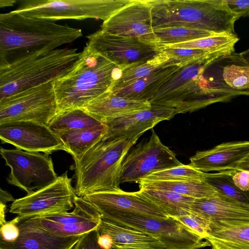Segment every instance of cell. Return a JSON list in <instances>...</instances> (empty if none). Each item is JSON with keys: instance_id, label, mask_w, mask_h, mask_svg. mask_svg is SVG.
<instances>
[{"instance_id": "obj_1", "label": "cell", "mask_w": 249, "mask_h": 249, "mask_svg": "<svg viewBox=\"0 0 249 249\" xmlns=\"http://www.w3.org/2000/svg\"><path fill=\"white\" fill-rule=\"evenodd\" d=\"M234 48L212 52L181 67L149 101L151 105L174 109L176 113L191 112L218 102H227L249 90L234 91L210 88L202 73L218 58L234 52Z\"/></svg>"}, {"instance_id": "obj_2", "label": "cell", "mask_w": 249, "mask_h": 249, "mask_svg": "<svg viewBox=\"0 0 249 249\" xmlns=\"http://www.w3.org/2000/svg\"><path fill=\"white\" fill-rule=\"evenodd\" d=\"M80 53L63 48L0 55V100L53 82L74 65Z\"/></svg>"}, {"instance_id": "obj_3", "label": "cell", "mask_w": 249, "mask_h": 249, "mask_svg": "<svg viewBox=\"0 0 249 249\" xmlns=\"http://www.w3.org/2000/svg\"><path fill=\"white\" fill-rule=\"evenodd\" d=\"M122 71L118 66L85 46L74 65L53 82L58 113L84 109L110 91Z\"/></svg>"}, {"instance_id": "obj_4", "label": "cell", "mask_w": 249, "mask_h": 249, "mask_svg": "<svg viewBox=\"0 0 249 249\" xmlns=\"http://www.w3.org/2000/svg\"><path fill=\"white\" fill-rule=\"evenodd\" d=\"M139 138H114L105 135L82 155L73 158L76 196L83 197L95 192L122 190V164Z\"/></svg>"}, {"instance_id": "obj_5", "label": "cell", "mask_w": 249, "mask_h": 249, "mask_svg": "<svg viewBox=\"0 0 249 249\" xmlns=\"http://www.w3.org/2000/svg\"><path fill=\"white\" fill-rule=\"evenodd\" d=\"M80 29L14 11L0 15V55L52 51L82 36Z\"/></svg>"}, {"instance_id": "obj_6", "label": "cell", "mask_w": 249, "mask_h": 249, "mask_svg": "<svg viewBox=\"0 0 249 249\" xmlns=\"http://www.w3.org/2000/svg\"><path fill=\"white\" fill-rule=\"evenodd\" d=\"M153 30L184 27L237 36L235 16L219 0H147Z\"/></svg>"}, {"instance_id": "obj_7", "label": "cell", "mask_w": 249, "mask_h": 249, "mask_svg": "<svg viewBox=\"0 0 249 249\" xmlns=\"http://www.w3.org/2000/svg\"><path fill=\"white\" fill-rule=\"evenodd\" d=\"M133 0H29L13 10L24 16L53 21L88 18L107 21Z\"/></svg>"}, {"instance_id": "obj_8", "label": "cell", "mask_w": 249, "mask_h": 249, "mask_svg": "<svg viewBox=\"0 0 249 249\" xmlns=\"http://www.w3.org/2000/svg\"><path fill=\"white\" fill-rule=\"evenodd\" d=\"M154 236L165 249H199L210 246L203 239L174 217L159 218L141 214L117 213L101 217Z\"/></svg>"}, {"instance_id": "obj_9", "label": "cell", "mask_w": 249, "mask_h": 249, "mask_svg": "<svg viewBox=\"0 0 249 249\" xmlns=\"http://www.w3.org/2000/svg\"><path fill=\"white\" fill-rule=\"evenodd\" d=\"M57 113L53 82L0 100V124L31 121L48 125Z\"/></svg>"}, {"instance_id": "obj_10", "label": "cell", "mask_w": 249, "mask_h": 249, "mask_svg": "<svg viewBox=\"0 0 249 249\" xmlns=\"http://www.w3.org/2000/svg\"><path fill=\"white\" fill-rule=\"evenodd\" d=\"M1 157L11 169L7 182L30 194L58 178L52 158L48 154L1 147Z\"/></svg>"}, {"instance_id": "obj_11", "label": "cell", "mask_w": 249, "mask_h": 249, "mask_svg": "<svg viewBox=\"0 0 249 249\" xmlns=\"http://www.w3.org/2000/svg\"><path fill=\"white\" fill-rule=\"evenodd\" d=\"M182 164L176 154L164 145L152 130L148 140L141 142L125 156L120 182H139L147 176Z\"/></svg>"}, {"instance_id": "obj_12", "label": "cell", "mask_w": 249, "mask_h": 249, "mask_svg": "<svg viewBox=\"0 0 249 249\" xmlns=\"http://www.w3.org/2000/svg\"><path fill=\"white\" fill-rule=\"evenodd\" d=\"M67 173L59 176L52 184L15 199L10 213L22 219L71 210L77 196L71 185L72 178Z\"/></svg>"}, {"instance_id": "obj_13", "label": "cell", "mask_w": 249, "mask_h": 249, "mask_svg": "<svg viewBox=\"0 0 249 249\" xmlns=\"http://www.w3.org/2000/svg\"><path fill=\"white\" fill-rule=\"evenodd\" d=\"M87 38L88 48L122 70L135 63L155 57L162 52L158 44L113 35L101 29L89 35Z\"/></svg>"}, {"instance_id": "obj_14", "label": "cell", "mask_w": 249, "mask_h": 249, "mask_svg": "<svg viewBox=\"0 0 249 249\" xmlns=\"http://www.w3.org/2000/svg\"><path fill=\"white\" fill-rule=\"evenodd\" d=\"M2 143L30 152L49 155L67 149L58 136L47 125L31 121H16L0 124Z\"/></svg>"}, {"instance_id": "obj_15", "label": "cell", "mask_w": 249, "mask_h": 249, "mask_svg": "<svg viewBox=\"0 0 249 249\" xmlns=\"http://www.w3.org/2000/svg\"><path fill=\"white\" fill-rule=\"evenodd\" d=\"M101 29L110 34L159 44L152 26L151 8L147 0H133L110 18Z\"/></svg>"}, {"instance_id": "obj_16", "label": "cell", "mask_w": 249, "mask_h": 249, "mask_svg": "<svg viewBox=\"0 0 249 249\" xmlns=\"http://www.w3.org/2000/svg\"><path fill=\"white\" fill-rule=\"evenodd\" d=\"M82 197L96 209L101 217L117 213L141 214L159 218L168 217L160 209L139 191L127 192L121 190L98 192L87 194Z\"/></svg>"}, {"instance_id": "obj_17", "label": "cell", "mask_w": 249, "mask_h": 249, "mask_svg": "<svg viewBox=\"0 0 249 249\" xmlns=\"http://www.w3.org/2000/svg\"><path fill=\"white\" fill-rule=\"evenodd\" d=\"M202 75L211 89L249 90V63L235 52L221 56L210 64Z\"/></svg>"}, {"instance_id": "obj_18", "label": "cell", "mask_w": 249, "mask_h": 249, "mask_svg": "<svg viewBox=\"0 0 249 249\" xmlns=\"http://www.w3.org/2000/svg\"><path fill=\"white\" fill-rule=\"evenodd\" d=\"M151 108L111 119L104 122L108 127L106 136L114 138L140 137L144 132L176 115L171 108L151 105Z\"/></svg>"}, {"instance_id": "obj_19", "label": "cell", "mask_w": 249, "mask_h": 249, "mask_svg": "<svg viewBox=\"0 0 249 249\" xmlns=\"http://www.w3.org/2000/svg\"><path fill=\"white\" fill-rule=\"evenodd\" d=\"M249 155V141L224 142L212 149L197 151L190 158L193 168L205 173L235 169Z\"/></svg>"}, {"instance_id": "obj_20", "label": "cell", "mask_w": 249, "mask_h": 249, "mask_svg": "<svg viewBox=\"0 0 249 249\" xmlns=\"http://www.w3.org/2000/svg\"><path fill=\"white\" fill-rule=\"evenodd\" d=\"M190 213L208 222L249 223V207L221 194L196 198Z\"/></svg>"}, {"instance_id": "obj_21", "label": "cell", "mask_w": 249, "mask_h": 249, "mask_svg": "<svg viewBox=\"0 0 249 249\" xmlns=\"http://www.w3.org/2000/svg\"><path fill=\"white\" fill-rule=\"evenodd\" d=\"M18 226L20 230L18 238L12 243L0 241V249H72L81 236H57L35 225L27 219H20Z\"/></svg>"}, {"instance_id": "obj_22", "label": "cell", "mask_w": 249, "mask_h": 249, "mask_svg": "<svg viewBox=\"0 0 249 249\" xmlns=\"http://www.w3.org/2000/svg\"><path fill=\"white\" fill-rule=\"evenodd\" d=\"M99 234H107L112 249H165V244L154 236L130 227L102 219Z\"/></svg>"}, {"instance_id": "obj_23", "label": "cell", "mask_w": 249, "mask_h": 249, "mask_svg": "<svg viewBox=\"0 0 249 249\" xmlns=\"http://www.w3.org/2000/svg\"><path fill=\"white\" fill-rule=\"evenodd\" d=\"M180 63L170 59L164 66L112 93L134 100L150 101L180 69Z\"/></svg>"}, {"instance_id": "obj_24", "label": "cell", "mask_w": 249, "mask_h": 249, "mask_svg": "<svg viewBox=\"0 0 249 249\" xmlns=\"http://www.w3.org/2000/svg\"><path fill=\"white\" fill-rule=\"evenodd\" d=\"M149 101L134 100L108 91L91 102L84 109L103 123L105 121L151 107Z\"/></svg>"}, {"instance_id": "obj_25", "label": "cell", "mask_w": 249, "mask_h": 249, "mask_svg": "<svg viewBox=\"0 0 249 249\" xmlns=\"http://www.w3.org/2000/svg\"><path fill=\"white\" fill-rule=\"evenodd\" d=\"M206 241L235 249H249V223L208 222Z\"/></svg>"}, {"instance_id": "obj_26", "label": "cell", "mask_w": 249, "mask_h": 249, "mask_svg": "<svg viewBox=\"0 0 249 249\" xmlns=\"http://www.w3.org/2000/svg\"><path fill=\"white\" fill-rule=\"evenodd\" d=\"M139 192L160 209L168 217H177L190 213L196 198L173 192L140 188Z\"/></svg>"}, {"instance_id": "obj_27", "label": "cell", "mask_w": 249, "mask_h": 249, "mask_svg": "<svg viewBox=\"0 0 249 249\" xmlns=\"http://www.w3.org/2000/svg\"><path fill=\"white\" fill-rule=\"evenodd\" d=\"M106 124L55 133L73 158L79 157L107 134Z\"/></svg>"}, {"instance_id": "obj_28", "label": "cell", "mask_w": 249, "mask_h": 249, "mask_svg": "<svg viewBox=\"0 0 249 249\" xmlns=\"http://www.w3.org/2000/svg\"><path fill=\"white\" fill-rule=\"evenodd\" d=\"M140 188L173 192L194 198H201L220 194L205 181L141 180Z\"/></svg>"}, {"instance_id": "obj_29", "label": "cell", "mask_w": 249, "mask_h": 249, "mask_svg": "<svg viewBox=\"0 0 249 249\" xmlns=\"http://www.w3.org/2000/svg\"><path fill=\"white\" fill-rule=\"evenodd\" d=\"M168 56L162 52L152 58L135 63L124 69L111 90L112 92L125 88L153 71L164 66L170 60Z\"/></svg>"}, {"instance_id": "obj_30", "label": "cell", "mask_w": 249, "mask_h": 249, "mask_svg": "<svg viewBox=\"0 0 249 249\" xmlns=\"http://www.w3.org/2000/svg\"><path fill=\"white\" fill-rule=\"evenodd\" d=\"M103 124L84 109L74 108L57 113L48 126L56 133L95 127Z\"/></svg>"}, {"instance_id": "obj_31", "label": "cell", "mask_w": 249, "mask_h": 249, "mask_svg": "<svg viewBox=\"0 0 249 249\" xmlns=\"http://www.w3.org/2000/svg\"><path fill=\"white\" fill-rule=\"evenodd\" d=\"M74 208L71 212H64L47 214L40 216L46 220L61 224L79 223L88 221H101L100 214L82 197L76 196Z\"/></svg>"}, {"instance_id": "obj_32", "label": "cell", "mask_w": 249, "mask_h": 249, "mask_svg": "<svg viewBox=\"0 0 249 249\" xmlns=\"http://www.w3.org/2000/svg\"><path fill=\"white\" fill-rule=\"evenodd\" d=\"M26 219L44 230L62 237L82 235L92 230L97 229L101 222L88 221L79 223L61 224L46 220L40 216Z\"/></svg>"}, {"instance_id": "obj_33", "label": "cell", "mask_w": 249, "mask_h": 249, "mask_svg": "<svg viewBox=\"0 0 249 249\" xmlns=\"http://www.w3.org/2000/svg\"><path fill=\"white\" fill-rule=\"evenodd\" d=\"M154 32L159 39L160 45L178 44L216 34L206 31L184 27L160 28L154 30Z\"/></svg>"}, {"instance_id": "obj_34", "label": "cell", "mask_w": 249, "mask_h": 249, "mask_svg": "<svg viewBox=\"0 0 249 249\" xmlns=\"http://www.w3.org/2000/svg\"><path fill=\"white\" fill-rule=\"evenodd\" d=\"M239 39L237 35L215 34L186 42L160 46L175 48L198 49L214 52L221 49L234 48L235 44Z\"/></svg>"}, {"instance_id": "obj_35", "label": "cell", "mask_w": 249, "mask_h": 249, "mask_svg": "<svg viewBox=\"0 0 249 249\" xmlns=\"http://www.w3.org/2000/svg\"><path fill=\"white\" fill-rule=\"evenodd\" d=\"M204 181L220 194L249 207V199L234 185L227 170L215 173H205Z\"/></svg>"}, {"instance_id": "obj_36", "label": "cell", "mask_w": 249, "mask_h": 249, "mask_svg": "<svg viewBox=\"0 0 249 249\" xmlns=\"http://www.w3.org/2000/svg\"><path fill=\"white\" fill-rule=\"evenodd\" d=\"M205 173L183 164L153 173L141 180L204 181ZM140 180V181H141Z\"/></svg>"}, {"instance_id": "obj_37", "label": "cell", "mask_w": 249, "mask_h": 249, "mask_svg": "<svg viewBox=\"0 0 249 249\" xmlns=\"http://www.w3.org/2000/svg\"><path fill=\"white\" fill-rule=\"evenodd\" d=\"M161 47L162 51L165 53L170 59L178 61L182 67L213 52L198 49Z\"/></svg>"}, {"instance_id": "obj_38", "label": "cell", "mask_w": 249, "mask_h": 249, "mask_svg": "<svg viewBox=\"0 0 249 249\" xmlns=\"http://www.w3.org/2000/svg\"><path fill=\"white\" fill-rule=\"evenodd\" d=\"M178 219L203 239L209 236L208 222L198 216L189 213L177 217Z\"/></svg>"}, {"instance_id": "obj_39", "label": "cell", "mask_w": 249, "mask_h": 249, "mask_svg": "<svg viewBox=\"0 0 249 249\" xmlns=\"http://www.w3.org/2000/svg\"><path fill=\"white\" fill-rule=\"evenodd\" d=\"M20 220L17 216L9 221H6L0 226V241L6 243H12L19 237L20 230L18 223Z\"/></svg>"}, {"instance_id": "obj_40", "label": "cell", "mask_w": 249, "mask_h": 249, "mask_svg": "<svg viewBox=\"0 0 249 249\" xmlns=\"http://www.w3.org/2000/svg\"><path fill=\"white\" fill-rule=\"evenodd\" d=\"M227 172L234 185L249 199V172L236 169Z\"/></svg>"}, {"instance_id": "obj_41", "label": "cell", "mask_w": 249, "mask_h": 249, "mask_svg": "<svg viewBox=\"0 0 249 249\" xmlns=\"http://www.w3.org/2000/svg\"><path fill=\"white\" fill-rule=\"evenodd\" d=\"M238 20L249 17V0H219Z\"/></svg>"}, {"instance_id": "obj_42", "label": "cell", "mask_w": 249, "mask_h": 249, "mask_svg": "<svg viewBox=\"0 0 249 249\" xmlns=\"http://www.w3.org/2000/svg\"><path fill=\"white\" fill-rule=\"evenodd\" d=\"M100 235L97 229L82 235L72 249H105L98 243Z\"/></svg>"}, {"instance_id": "obj_43", "label": "cell", "mask_w": 249, "mask_h": 249, "mask_svg": "<svg viewBox=\"0 0 249 249\" xmlns=\"http://www.w3.org/2000/svg\"><path fill=\"white\" fill-rule=\"evenodd\" d=\"M99 245L105 249H112V241L111 237L107 234H100L98 238Z\"/></svg>"}, {"instance_id": "obj_44", "label": "cell", "mask_w": 249, "mask_h": 249, "mask_svg": "<svg viewBox=\"0 0 249 249\" xmlns=\"http://www.w3.org/2000/svg\"><path fill=\"white\" fill-rule=\"evenodd\" d=\"M15 199L10 194L5 191L0 189V203L5 204L6 202L9 201H15Z\"/></svg>"}, {"instance_id": "obj_45", "label": "cell", "mask_w": 249, "mask_h": 249, "mask_svg": "<svg viewBox=\"0 0 249 249\" xmlns=\"http://www.w3.org/2000/svg\"><path fill=\"white\" fill-rule=\"evenodd\" d=\"M235 169L249 172V155L238 164Z\"/></svg>"}, {"instance_id": "obj_46", "label": "cell", "mask_w": 249, "mask_h": 249, "mask_svg": "<svg viewBox=\"0 0 249 249\" xmlns=\"http://www.w3.org/2000/svg\"><path fill=\"white\" fill-rule=\"evenodd\" d=\"M0 226L6 222L5 219V213L6 206L5 204H0Z\"/></svg>"}, {"instance_id": "obj_47", "label": "cell", "mask_w": 249, "mask_h": 249, "mask_svg": "<svg viewBox=\"0 0 249 249\" xmlns=\"http://www.w3.org/2000/svg\"><path fill=\"white\" fill-rule=\"evenodd\" d=\"M15 0H0V8L13 6L16 3Z\"/></svg>"}, {"instance_id": "obj_48", "label": "cell", "mask_w": 249, "mask_h": 249, "mask_svg": "<svg viewBox=\"0 0 249 249\" xmlns=\"http://www.w3.org/2000/svg\"><path fill=\"white\" fill-rule=\"evenodd\" d=\"M209 243L210 244V246L212 247V249H235L225 247L213 242H209Z\"/></svg>"}, {"instance_id": "obj_49", "label": "cell", "mask_w": 249, "mask_h": 249, "mask_svg": "<svg viewBox=\"0 0 249 249\" xmlns=\"http://www.w3.org/2000/svg\"><path fill=\"white\" fill-rule=\"evenodd\" d=\"M241 57L249 63V49L240 53Z\"/></svg>"}, {"instance_id": "obj_50", "label": "cell", "mask_w": 249, "mask_h": 249, "mask_svg": "<svg viewBox=\"0 0 249 249\" xmlns=\"http://www.w3.org/2000/svg\"></svg>"}, {"instance_id": "obj_51", "label": "cell", "mask_w": 249, "mask_h": 249, "mask_svg": "<svg viewBox=\"0 0 249 249\" xmlns=\"http://www.w3.org/2000/svg\"></svg>"}]
</instances>
